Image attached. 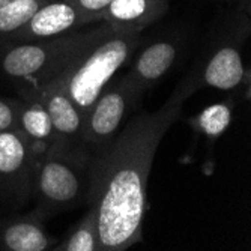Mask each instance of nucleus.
<instances>
[{"instance_id":"dca6fc26","label":"nucleus","mask_w":251,"mask_h":251,"mask_svg":"<svg viewBox=\"0 0 251 251\" xmlns=\"http://www.w3.org/2000/svg\"><path fill=\"white\" fill-rule=\"evenodd\" d=\"M42 3L44 0H15L0 8V44L25 26Z\"/></svg>"},{"instance_id":"1a4fd4ad","label":"nucleus","mask_w":251,"mask_h":251,"mask_svg":"<svg viewBox=\"0 0 251 251\" xmlns=\"http://www.w3.org/2000/svg\"><path fill=\"white\" fill-rule=\"evenodd\" d=\"M83 26L86 25L73 0H44L26 25L5 42L56 38L75 32Z\"/></svg>"},{"instance_id":"6e6552de","label":"nucleus","mask_w":251,"mask_h":251,"mask_svg":"<svg viewBox=\"0 0 251 251\" xmlns=\"http://www.w3.org/2000/svg\"><path fill=\"white\" fill-rule=\"evenodd\" d=\"M20 97L38 98L47 108L56 134L54 145L70 149H84V115L57 81H50L35 90L20 92Z\"/></svg>"},{"instance_id":"39448f33","label":"nucleus","mask_w":251,"mask_h":251,"mask_svg":"<svg viewBox=\"0 0 251 251\" xmlns=\"http://www.w3.org/2000/svg\"><path fill=\"white\" fill-rule=\"evenodd\" d=\"M250 30V11L244 9L235 25L211 44L200 62L185 77L194 92L201 87H212L233 95L239 92L247 70L244 47Z\"/></svg>"},{"instance_id":"ddd939ff","label":"nucleus","mask_w":251,"mask_h":251,"mask_svg":"<svg viewBox=\"0 0 251 251\" xmlns=\"http://www.w3.org/2000/svg\"><path fill=\"white\" fill-rule=\"evenodd\" d=\"M29 140L38 161L56 143L51 118L44 104L33 97H21L18 108V128Z\"/></svg>"},{"instance_id":"f03ea898","label":"nucleus","mask_w":251,"mask_h":251,"mask_svg":"<svg viewBox=\"0 0 251 251\" xmlns=\"http://www.w3.org/2000/svg\"><path fill=\"white\" fill-rule=\"evenodd\" d=\"M111 30L105 23L86 32H71L49 39L0 44V74L17 84L18 92L39 89L56 80L89 44Z\"/></svg>"},{"instance_id":"7ed1b4c3","label":"nucleus","mask_w":251,"mask_h":251,"mask_svg":"<svg viewBox=\"0 0 251 251\" xmlns=\"http://www.w3.org/2000/svg\"><path fill=\"white\" fill-rule=\"evenodd\" d=\"M140 42L139 32L111 29L80 51L53 81L66 90L73 102L86 115L108 81L131 60Z\"/></svg>"},{"instance_id":"423d86ee","label":"nucleus","mask_w":251,"mask_h":251,"mask_svg":"<svg viewBox=\"0 0 251 251\" xmlns=\"http://www.w3.org/2000/svg\"><path fill=\"white\" fill-rule=\"evenodd\" d=\"M143 95L125 74L115 75L84 115V149L95 155L121 131Z\"/></svg>"},{"instance_id":"2eb2a0df","label":"nucleus","mask_w":251,"mask_h":251,"mask_svg":"<svg viewBox=\"0 0 251 251\" xmlns=\"http://www.w3.org/2000/svg\"><path fill=\"white\" fill-rule=\"evenodd\" d=\"M54 251H101L98 220L94 209L87 208L86 214L77 220L71 229L54 245Z\"/></svg>"},{"instance_id":"a211bd4d","label":"nucleus","mask_w":251,"mask_h":251,"mask_svg":"<svg viewBox=\"0 0 251 251\" xmlns=\"http://www.w3.org/2000/svg\"><path fill=\"white\" fill-rule=\"evenodd\" d=\"M75 3L84 25L101 23V14L111 0H73Z\"/></svg>"},{"instance_id":"4468645a","label":"nucleus","mask_w":251,"mask_h":251,"mask_svg":"<svg viewBox=\"0 0 251 251\" xmlns=\"http://www.w3.org/2000/svg\"><path fill=\"white\" fill-rule=\"evenodd\" d=\"M235 105L236 100L232 94V97H229L227 100L203 108L199 115L191 118L188 122L194 132L206 137L208 140H217L230 126L233 121Z\"/></svg>"},{"instance_id":"6ab92c4d","label":"nucleus","mask_w":251,"mask_h":251,"mask_svg":"<svg viewBox=\"0 0 251 251\" xmlns=\"http://www.w3.org/2000/svg\"><path fill=\"white\" fill-rule=\"evenodd\" d=\"M12 2H15V0H0V8L5 6V5H9V3H12Z\"/></svg>"},{"instance_id":"f8f14e48","label":"nucleus","mask_w":251,"mask_h":251,"mask_svg":"<svg viewBox=\"0 0 251 251\" xmlns=\"http://www.w3.org/2000/svg\"><path fill=\"white\" fill-rule=\"evenodd\" d=\"M169 11V0H111L101 14V23L111 29L142 33Z\"/></svg>"},{"instance_id":"20e7f679","label":"nucleus","mask_w":251,"mask_h":251,"mask_svg":"<svg viewBox=\"0 0 251 251\" xmlns=\"http://www.w3.org/2000/svg\"><path fill=\"white\" fill-rule=\"evenodd\" d=\"M90 155L86 149L53 145L38 163L32 197L35 211L47 220L50 215L71 209L86 201Z\"/></svg>"},{"instance_id":"9b49d317","label":"nucleus","mask_w":251,"mask_h":251,"mask_svg":"<svg viewBox=\"0 0 251 251\" xmlns=\"http://www.w3.org/2000/svg\"><path fill=\"white\" fill-rule=\"evenodd\" d=\"M36 211L0 217V250L2 251H47L59 239L50 235Z\"/></svg>"},{"instance_id":"0eeeda50","label":"nucleus","mask_w":251,"mask_h":251,"mask_svg":"<svg viewBox=\"0 0 251 251\" xmlns=\"http://www.w3.org/2000/svg\"><path fill=\"white\" fill-rule=\"evenodd\" d=\"M38 163L29 140L18 129L0 132V199L15 208L27 203Z\"/></svg>"},{"instance_id":"f3484780","label":"nucleus","mask_w":251,"mask_h":251,"mask_svg":"<svg viewBox=\"0 0 251 251\" xmlns=\"http://www.w3.org/2000/svg\"><path fill=\"white\" fill-rule=\"evenodd\" d=\"M20 100L0 97V132L18 128Z\"/></svg>"},{"instance_id":"9d476101","label":"nucleus","mask_w":251,"mask_h":251,"mask_svg":"<svg viewBox=\"0 0 251 251\" xmlns=\"http://www.w3.org/2000/svg\"><path fill=\"white\" fill-rule=\"evenodd\" d=\"M139 50V49H137ZM132 54L126 75L145 95L149 89L161 81L179 57V44L173 39H156Z\"/></svg>"},{"instance_id":"f257e3e1","label":"nucleus","mask_w":251,"mask_h":251,"mask_svg":"<svg viewBox=\"0 0 251 251\" xmlns=\"http://www.w3.org/2000/svg\"><path fill=\"white\" fill-rule=\"evenodd\" d=\"M193 94L184 78L158 110L135 115L92 155L86 204L97 214L101 251H124L143 241L148 182L156 149Z\"/></svg>"},{"instance_id":"aec40b11","label":"nucleus","mask_w":251,"mask_h":251,"mask_svg":"<svg viewBox=\"0 0 251 251\" xmlns=\"http://www.w3.org/2000/svg\"><path fill=\"white\" fill-rule=\"evenodd\" d=\"M238 2H245V0H238Z\"/></svg>"}]
</instances>
